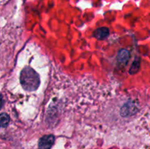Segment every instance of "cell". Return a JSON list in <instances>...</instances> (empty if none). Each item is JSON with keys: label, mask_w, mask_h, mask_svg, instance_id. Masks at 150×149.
<instances>
[{"label": "cell", "mask_w": 150, "mask_h": 149, "mask_svg": "<svg viewBox=\"0 0 150 149\" xmlns=\"http://www.w3.org/2000/svg\"><path fill=\"white\" fill-rule=\"evenodd\" d=\"M10 116L7 113L0 114V128L1 127H6L8 126L10 123Z\"/></svg>", "instance_id": "8992f818"}, {"label": "cell", "mask_w": 150, "mask_h": 149, "mask_svg": "<svg viewBox=\"0 0 150 149\" xmlns=\"http://www.w3.org/2000/svg\"><path fill=\"white\" fill-rule=\"evenodd\" d=\"M130 53L127 50L122 49L119 51L117 55V61L122 66H125L130 59Z\"/></svg>", "instance_id": "277c9868"}, {"label": "cell", "mask_w": 150, "mask_h": 149, "mask_svg": "<svg viewBox=\"0 0 150 149\" xmlns=\"http://www.w3.org/2000/svg\"><path fill=\"white\" fill-rule=\"evenodd\" d=\"M3 105V99H2V95H1V93H0V109L1 108V107H2Z\"/></svg>", "instance_id": "ba28073f"}, {"label": "cell", "mask_w": 150, "mask_h": 149, "mask_svg": "<svg viewBox=\"0 0 150 149\" xmlns=\"http://www.w3.org/2000/svg\"><path fill=\"white\" fill-rule=\"evenodd\" d=\"M137 111L138 108L134 103L127 102V103L125 104V105H123L122 108H121L120 114H121L122 116L127 117L129 116V115H133V114L136 113Z\"/></svg>", "instance_id": "3957f363"}, {"label": "cell", "mask_w": 150, "mask_h": 149, "mask_svg": "<svg viewBox=\"0 0 150 149\" xmlns=\"http://www.w3.org/2000/svg\"><path fill=\"white\" fill-rule=\"evenodd\" d=\"M139 69H140V60L139 58H136L133 63L132 64L131 67H130V71L129 73L131 74H134L136 73H137L139 72Z\"/></svg>", "instance_id": "52a82bcc"}, {"label": "cell", "mask_w": 150, "mask_h": 149, "mask_svg": "<svg viewBox=\"0 0 150 149\" xmlns=\"http://www.w3.org/2000/svg\"><path fill=\"white\" fill-rule=\"evenodd\" d=\"M20 82L22 88L26 91H35L40 84L39 74L30 67H25L21 72Z\"/></svg>", "instance_id": "6da1fadb"}, {"label": "cell", "mask_w": 150, "mask_h": 149, "mask_svg": "<svg viewBox=\"0 0 150 149\" xmlns=\"http://www.w3.org/2000/svg\"><path fill=\"white\" fill-rule=\"evenodd\" d=\"M55 142V137L53 134L44 135L40 139L38 143L39 149H51Z\"/></svg>", "instance_id": "7a4b0ae2"}, {"label": "cell", "mask_w": 150, "mask_h": 149, "mask_svg": "<svg viewBox=\"0 0 150 149\" xmlns=\"http://www.w3.org/2000/svg\"><path fill=\"white\" fill-rule=\"evenodd\" d=\"M109 35V29L106 27H100L97 29L94 32L93 36L96 39L102 40V39L107 38Z\"/></svg>", "instance_id": "5b68a950"}]
</instances>
